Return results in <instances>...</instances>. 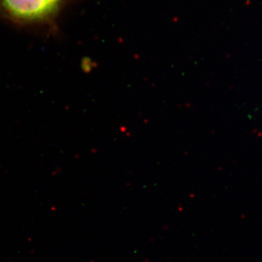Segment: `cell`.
<instances>
[{
	"label": "cell",
	"instance_id": "1",
	"mask_svg": "<svg viewBox=\"0 0 262 262\" xmlns=\"http://www.w3.org/2000/svg\"><path fill=\"white\" fill-rule=\"evenodd\" d=\"M72 0H0V17L17 27H54Z\"/></svg>",
	"mask_w": 262,
	"mask_h": 262
}]
</instances>
